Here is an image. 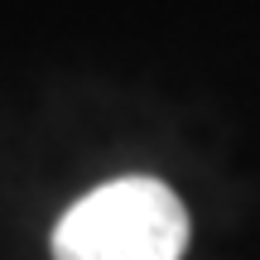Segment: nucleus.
Instances as JSON below:
<instances>
[{"mask_svg":"<svg viewBox=\"0 0 260 260\" xmlns=\"http://www.w3.org/2000/svg\"><path fill=\"white\" fill-rule=\"evenodd\" d=\"M183 251L188 207L145 174L92 188L53 226V260H183Z\"/></svg>","mask_w":260,"mask_h":260,"instance_id":"obj_1","label":"nucleus"}]
</instances>
